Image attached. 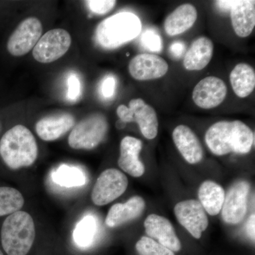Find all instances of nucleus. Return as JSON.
Instances as JSON below:
<instances>
[{
	"label": "nucleus",
	"mask_w": 255,
	"mask_h": 255,
	"mask_svg": "<svg viewBox=\"0 0 255 255\" xmlns=\"http://www.w3.org/2000/svg\"><path fill=\"white\" fill-rule=\"evenodd\" d=\"M142 147L141 140L135 137L127 136L121 142L119 166L133 177H141L145 172V166L139 159Z\"/></svg>",
	"instance_id": "2eb2a0df"
},
{
	"label": "nucleus",
	"mask_w": 255,
	"mask_h": 255,
	"mask_svg": "<svg viewBox=\"0 0 255 255\" xmlns=\"http://www.w3.org/2000/svg\"><path fill=\"white\" fill-rule=\"evenodd\" d=\"M42 31L43 27L39 19L34 17L26 18L19 23L9 37L8 51L16 57L27 54L39 41Z\"/></svg>",
	"instance_id": "1a4fd4ad"
},
{
	"label": "nucleus",
	"mask_w": 255,
	"mask_h": 255,
	"mask_svg": "<svg viewBox=\"0 0 255 255\" xmlns=\"http://www.w3.org/2000/svg\"><path fill=\"white\" fill-rule=\"evenodd\" d=\"M172 138L178 150L188 163L197 164L202 160V146L190 128L185 125L178 126L172 132Z\"/></svg>",
	"instance_id": "dca6fc26"
},
{
	"label": "nucleus",
	"mask_w": 255,
	"mask_h": 255,
	"mask_svg": "<svg viewBox=\"0 0 255 255\" xmlns=\"http://www.w3.org/2000/svg\"><path fill=\"white\" fill-rule=\"evenodd\" d=\"M205 141L214 155L234 152L248 154L255 143V134L241 121H222L213 124L206 132Z\"/></svg>",
	"instance_id": "f257e3e1"
},
{
	"label": "nucleus",
	"mask_w": 255,
	"mask_h": 255,
	"mask_svg": "<svg viewBox=\"0 0 255 255\" xmlns=\"http://www.w3.org/2000/svg\"><path fill=\"white\" fill-rule=\"evenodd\" d=\"M0 155L11 169L29 167L38 156V146L32 132L22 125L15 126L0 140Z\"/></svg>",
	"instance_id": "f03ea898"
},
{
	"label": "nucleus",
	"mask_w": 255,
	"mask_h": 255,
	"mask_svg": "<svg viewBox=\"0 0 255 255\" xmlns=\"http://www.w3.org/2000/svg\"><path fill=\"white\" fill-rule=\"evenodd\" d=\"M234 3V1H217L216 4L221 9L229 10Z\"/></svg>",
	"instance_id": "72a5a7b5"
},
{
	"label": "nucleus",
	"mask_w": 255,
	"mask_h": 255,
	"mask_svg": "<svg viewBox=\"0 0 255 255\" xmlns=\"http://www.w3.org/2000/svg\"><path fill=\"white\" fill-rule=\"evenodd\" d=\"M125 123H124L122 121L119 120L117 124V127L118 128H123L124 127H125Z\"/></svg>",
	"instance_id": "f704fd0d"
},
{
	"label": "nucleus",
	"mask_w": 255,
	"mask_h": 255,
	"mask_svg": "<svg viewBox=\"0 0 255 255\" xmlns=\"http://www.w3.org/2000/svg\"><path fill=\"white\" fill-rule=\"evenodd\" d=\"M53 182L60 187H82L87 182L86 174L78 167L62 164L52 174Z\"/></svg>",
	"instance_id": "b1692460"
},
{
	"label": "nucleus",
	"mask_w": 255,
	"mask_h": 255,
	"mask_svg": "<svg viewBox=\"0 0 255 255\" xmlns=\"http://www.w3.org/2000/svg\"><path fill=\"white\" fill-rule=\"evenodd\" d=\"M251 186L246 181H238L230 188L225 196L222 218L228 224H238L246 217Z\"/></svg>",
	"instance_id": "9b49d317"
},
{
	"label": "nucleus",
	"mask_w": 255,
	"mask_h": 255,
	"mask_svg": "<svg viewBox=\"0 0 255 255\" xmlns=\"http://www.w3.org/2000/svg\"><path fill=\"white\" fill-rule=\"evenodd\" d=\"M145 201L138 196H132L124 204H116L109 211L105 223L110 228H116L137 219L143 212Z\"/></svg>",
	"instance_id": "a211bd4d"
},
{
	"label": "nucleus",
	"mask_w": 255,
	"mask_h": 255,
	"mask_svg": "<svg viewBox=\"0 0 255 255\" xmlns=\"http://www.w3.org/2000/svg\"><path fill=\"white\" fill-rule=\"evenodd\" d=\"M35 237L33 220L24 211H18L10 214L1 226V245L8 255H27Z\"/></svg>",
	"instance_id": "7ed1b4c3"
},
{
	"label": "nucleus",
	"mask_w": 255,
	"mask_h": 255,
	"mask_svg": "<svg viewBox=\"0 0 255 255\" xmlns=\"http://www.w3.org/2000/svg\"><path fill=\"white\" fill-rule=\"evenodd\" d=\"M174 214L178 222L196 239H199L209 226L206 211L199 201L190 199L176 204Z\"/></svg>",
	"instance_id": "9d476101"
},
{
	"label": "nucleus",
	"mask_w": 255,
	"mask_h": 255,
	"mask_svg": "<svg viewBox=\"0 0 255 255\" xmlns=\"http://www.w3.org/2000/svg\"><path fill=\"white\" fill-rule=\"evenodd\" d=\"M68 97L70 100H76L81 93V83L75 75H72L68 78Z\"/></svg>",
	"instance_id": "c756f323"
},
{
	"label": "nucleus",
	"mask_w": 255,
	"mask_h": 255,
	"mask_svg": "<svg viewBox=\"0 0 255 255\" xmlns=\"http://www.w3.org/2000/svg\"><path fill=\"white\" fill-rule=\"evenodd\" d=\"M227 91V87L221 79L206 77L194 87L193 101L196 106L204 110L216 108L223 103Z\"/></svg>",
	"instance_id": "f8f14e48"
},
{
	"label": "nucleus",
	"mask_w": 255,
	"mask_h": 255,
	"mask_svg": "<svg viewBox=\"0 0 255 255\" xmlns=\"http://www.w3.org/2000/svg\"><path fill=\"white\" fill-rule=\"evenodd\" d=\"M141 29V21L136 15L119 13L99 24L96 30V39L106 49H114L136 38Z\"/></svg>",
	"instance_id": "20e7f679"
},
{
	"label": "nucleus",
	"mask_w": 255,
	"mask_h": 255,
	"mask_svg": "<svg viewBox=\"0 0 255 255\" xmlns=\"http://www.w3.org/2000/svg\"><path fill=\"white\" fill-rule=\"evenodd\" d=\"M119 119L124 123L136 122L142 135L152 140L158 132V119L157 114L151 106L142 99H134L129 102V107L122 105L117 110Z\"/></svg>",
	"instance_id": "423d86ee"
},
{
	"label": "nucleus",
	"mask_w": 255,
	"mask_h": 255,
	"mask_svg": "<svg viewBox=\"0 0 255 255\" xmlns=\"http://www.w3.org/2000/svg\"><path fill=\"white\" fill-rule=\"evenodd\" d=\"M108 128V122L103 114H92L73 128L69 135V145L76 150L95 148L105 138Z\"/></svg>",
	"instance_id": "39448f33"
},
{
	"label": "nucleus",
	"mask_w": 255,
	"mask_h": 255,
	"mask_svg": "<svg viewBox=\"0 0 255 255\" xmlns=\"http://www.w3.org/2000/svg\"><path fill=\"white\" fill-rule=\"evenodd\" d=\"M144 227L149 238L173 253L181 251L182 244L168 219L159 215L151 214L145 219Z\"/></svg>",
	"instance_id": "4468645a"
},
{
	"label": "nucleus",
	"mask_w": 255,
	"mask_h": 255,
	"mask_svg": "<svg viewBox=\"0 0 255 255\" xmlns=\"http://www.w3.org/2000/svg\"><path fill=\"white\" fill-rule=\"evenodd\" d=\"M24 204V199L19 191L14 188L0 187V216L14 214Z\"/></svg>",
	"instance_id": "a878e982"
},
{
	"label": "nucleus",
	"mask_w": 255,
	"mask_h": 255,
	"mask_svg": "<svg viewBox=\"0 0 255 255\" xmlns=\"http://www.w3.org/2000/svg\"><path fill=\"white\" fill-rule=\"evenodd\" d=\"M231 18L236 34L241 38L249 36L255 26V1H234L231 8Z\"/></svg>",
	"instance_id": "6ab92c4d"
},
{
	"label": "nucleus",
	"mask_w": 255,
	"mask_h": 255,
	"mask_svg": "<svg viewBox=\"0 0 255 255\" xmlns=\"http://www.w3.org/2000/svg\"><path fill=\"white\" fill-rule=\"evenodd\" d=\"M0 255H3V253H1V251H0Z\"/></svg>",
	"instance_id": "c9c22d12"
},
{
	"label": "nucleus",
	"mask_w": 255,
	"mask_h": 255,
	"mask_svg": "<svg viewBox=\"0 0 255 255\" xmlns=\"http://www.w3.org/2000/svg\"><path fill=\"white\" fill-rule=\"evenodd\" d=\"M97 221L92 215H87L77 224L74 230L73 239L80 248L92 246L97 233Z\"/></svg>",
	"instance_id": "393cba45"
},
{
	"label": "nucleus",
	"mask_w": 255,
	"mask_h": 255,
	"mask_svg": "<svg viewBox=\"0 0 255 255\" xmlns=\"http://www.w3.org/2000/svg\"><path fill=\"white\" fill-rule=\"evenodd\" d=\"M116 85H117V80L113 76L107 77L104 80L102 85V95L105 98H111L113 97L116 91Z\"/></svg>",
	"instance_id": "7c9ffc66"
},
{
	"label": "nucleus",
	"mask_w": 255,
	"mask_h": 255,
	"mask_svg": "<svg viewBox=\"0 0 255 255\" xmlns=\"http://www.w3.org/2000/svg\"><path fill=\"white\" fill-rule=\"evenodd\" d=\"M226 192L220 184L213 181H205L199 189V202L206 212L216 216L222 210Z\"/></svg>",
	"instance_id": "4be33fe9"
},
{
	"label": "nucleus",
	"mask_w": 255,
	"mask_h": 255,
	"mask_svg": "<svg viewBox=\"0 0 255 255\" xmlns=\"http://www.w3.org/2000/svg\"><path fill=\"white\" fill-rule=\"evenodd\" d=\"M141 42L143 46L151 51L158 53L162 49V38L158 33L153 30H147L144 32Z\"/></svg>",
	"instance_id": "cd10ccee"
},
{
	"label": "nucleus",
	"mask_w": 255,
	"mask_h": 255,
	"mask_svg": "<svg viewBox=\"0 0 255 255\" xmlns=\"http://www.w3.org/2000/svg\"><path fill=\"white\" fill-rule=\"evenodd\" d=\"M87 6L95 14L103 15L112 11L117 4L114 0H92L86 1Z\"/></svg>",
	"instance_id": "c85d7f7f"
},
{
	"label": "nucleus",
	"mask_w": 255,
	"mask_h": 255,
	"mask_svg": "<svg viewBox=\"0 0 255 255\" xmlns=\"http://www.w3.org/2000/svg\"><path fill=\"white\" fill-rule=\"evenodd\" d=\"M255 214L251 215V217L248 219L246 224V232L248 236L252 240L255 241Z\"/></svg>",
	"instance_id": "473e14b6"
},
{
	"label": "nucleus",
	"mask_w": 255,
	"mask_h": 255,
	"mask_svg": "<svg viewBox=\"0 0 255 255\" xmlns=\"http://www.w3.org/2000/svg\"><path fill=\"white\" fill-rule=\"evenodd\" d=\"M71 45L70 33L62 28L50 30L41 37L33 49L36 61L50 63L59 59L68 52Z\"/></svg>",
	"instance_id": "6e6552de"
},
{
	"label": "nucleus",
	"mask_w": 255,
	"mask_h": 255,
	"mask_svg": "<svg viewBox=\"0 0 255 255\" xmlns=\"http://www.w3.org/2000/svg\"><path fill=\"white\" fill-rule=\"evenodd\" d=\"M230 81L235 94L240 98H246L251 95L255 90L254 69L248 64H238L231 71Z\"/></svg>",
	"instance_id": "5701e85b"
},
{
	"label": "nucleus",
	"mask_w": 255,
	"mask_h": 255,
	"mask_svg": "<svg viewBox=\"0 0 255 255\" xmlns=\"http://www.w3.org/2000/svg\"><path fill=\"white\" fill-rule=\"evenodd\" d=\"M135 248L140 255H174L173 252L146 236L137 242Z\"/></svg>",
	"instance_id": "bb28decb"
},
{
	"label": "nucleus",
	"mask_w": 255,
	"mask_h": 255,
	"mask_svg": "<svg viewBox=\"0 0 255 255\" xmlns=\"http://www.w3.org/2000/svg\"><path fill=\"white\" fill-rule=\"evenodd\" d=\"M197 15V10L192 4H184L178 6L166 18V33L169 36H175L188 31L195 23Z\"/></svg>",
	"instance_id": "412c9836"
},
{
	"label": "nucleus",
	"mask_w": 255,
	"mask_h": 255,
	"mask_svg": "<svg viewBox=\"0 0 255 255\" xmlns=\"http://www.w3.org/2000/svg\"><path fill=\"white\" fill-rule=\"evenodd\" d=\"M170 51L175 58H180L185 51V45L181 42H174L170 47Z\"/></svg>",
	"instance_id": "2f4dec72"
},
{
	"label": "nucleus",
	"mask_w": 255,
	"mask_h": 255,
	"mask_svg": "<svg viewBox=\"0 0 255 255\" xmlns=\"http://www.w3.org/2000/svg\"><path fill=\"white\" fill-rule=\"evenodd\" d=\"M168 69V64L164 58L149 53L136 55L128 65L132 78L140 81L161 78L167 74Z\"/></svg>",
	"instance_id": "ddd939ff"
},
{
	"label": "nucleus",
	"mask_w": 255,
	"mask_h": 255,
	"mask_svg": "<svg viewBox=\"0 0 255 255\" xmlns=\"http://www.w3.org/2000/svg\"><path fill=\"white\" fill-rule=\"evenodd\" d=\"M75 124V118L71 114H57L38 121L36 125V131L42 140L54 141L68 132Z\"/></svg>",
	"instance_id": "f3484780"
},
{
	"label": "nucleus",
	"mask_w": 255,
	"mask_h": 255,
	"mask_svg": "<svg viewBox=\"0 0 255 255\" xmlns=\"http://www.w3.org/2000/svg\"><path fill=\"white\" fill-rule=\"evenodd\" d=\"M214 53L213 42L206 37H199L192 44L184 55V68L189 71H199L205 68Z\"/></svg>",
	"instance_id": "aec40b11"
},
{
	"label": "nucleus",
	"mask_w": 255,
	"mask_h": 255,
	"mask_svg": "<svg viewBox=\"0 0 255 255\" xmlns=\"http://www.w3.org/2000/svg\"><path fill=\"white\" fill-rule=\"evenodd\" d=\"M127 176L117 169H108L100 174L92 193V200L97 206H105L118 199L127 190Z\"/></svg>",
	"instance_id": "0eeeda50"
}]
</instances>
